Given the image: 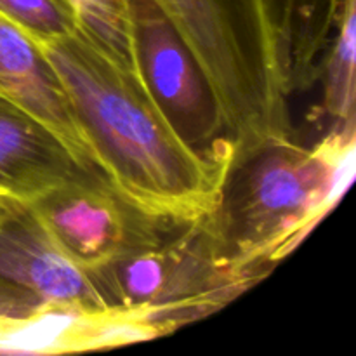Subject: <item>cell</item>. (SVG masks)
Returning <instances> with one entry per match:
<instances>
[{
  "label": "cell",
  "instance_id": "cell-14",
  "mask_svg": "<svg viewBox=\"0 0 356 356\" xmlns=\"http://www.w3.org/2000/svg\"><path fill=\"white\" fill-rule=\"evenodd\" d=\"M17 205H21L19 202H14V200H10V198H7V197H3V195H0V218H3V216H6L7 212L13 211V209L17 207Z\"/></svg>",
  "mask_w": 356,
  "mask_h": 356
},
{
  "label": "cell",
  "instance_id": "cell-1",
  "mask_svg": "<svg viewBox=\"0 0 356 356\" xmlns=\"http://www.w3.org/2000/svg\"><path fill=\"white\" fill-rule=\"evenodd\" d=\"M37 45L65 87L101 176L124 204L174 221L214 211L228 169L205 162L176 134L134 66L80 23Z\"/></svg>",
  "mask_w": 356,
  "mask_h": 356
},
{
  "label": "cell",
  "instance_id": "cell-2",
  "mask_svg": "<svg viewBox=\"0 0 356 356\" xmlns=\"http://www.w3.org/2000/svg\"><path fill=\"white\" fill-rule=\"evenodd\" d=\"M353 146L329 132L313 146L284 136L235 155L211 212L226 259L266 277L332 209Z\"/></svg>",
  "mask_w": 356,
  "mask_h": 356
},
{
  "label": "cell",
  "instance_id": "cell-3",
  "mask_svg": "<svg viewBox=\"0 0 356 356\" xmlns=\"http://www.w3.org/2000/svg\"><path fill=\"white\" fill-rule=\"evenodd\" d=\"M90 273L129 343L212 315L263 280L226 259L211 214L174 221L134 209L122 249Z\"/></svg>",
  "mask_w": 356,
  "mask_h": 356
},
{
  "label": "cell",
  "instance_id": "cell-6",
  "mask_svg": "<svg viewBox=\"0 0 356 356\" xmlns=\"http://www.w3.org/2000/svg\"><path fill=\"white\" fill-rule=\"evenodd\" d=\"M0 277L37 296L63 315L111 318L94 275L68 259L28 205L0 218Z\"/></svg>",
  "mask_w": 356,
  "mask_h": 356
},
{
  "label": "cell",
  "instance_id": "cell-11",
  "mask_svg": "<svg viewBox=\"0 0 356 356\" xmlns=\"http://www.w3.org/2000/svg\"><path fill=\"white\" fill-rule=\"evenodd\" d=\"M0 16L37 44L79 26V17L66 0H0Z\"/></svg>",
  "mask_w": 356,
  "mask_h": 356
},
{
  "label": "cell",
  "instance_id": "cell-4",
  "mask_svg": "<svg viewBox=\"0 0 356 356\" xmlns=\"http://www.w3.org/2000/svg\"><path fill=\"white\" fill-rule=\"evenodd\" d=\"M219 97L235 155L291 136L289 89L271 0H155Z\"/></svg>",
  "mask_w": 356,
  "mask_h": 356
},
{
  "label": "cell",
  "instance_id": "cell-5",
  "mask_svg": "<svg viewBox=\"0 0 356 356\" xmlns=\"http://www.w3.org/2000/svg\"><path fill=\"white\" fill-rule=\"evenodd\" d=\"M127 33L132 66L176 134L205 162L229 169L236 149L218 94L155 0H127Z\"/></svg>",
  "mask_w": 356,
  "mask_h": 356
},
{
  "label": "cell",
  "instance_id": "cell-12",
  "mask_svg": "<svg viewBox=\"0 0 356 356\" xmlns=\"http://www.w3.org/2000/svg\"><path fill=\"white\" fill-rule=\"evenodd\" d=\"M86 28L115 58L132 66L127 33V0H66Z\"/></svg>",
  "mask_w": 356,
  "mask_h": 356
},
{
  "label": "cell",
  "instance_id": "cell-10",
  "mask_svg": "<svg viewBox=\"0 0 356 356\" xmlns=\"http://www.w3.org/2000/svg\"><path fill=\"white\" fill-rule=\"evenodd\" d=\"M356 0H344L336 30L329 42L318 79H322V113L330 120L329 132L355 141V56Z\"/></svg>",
  "mask_w": 356,
  "mask_h": 356
},
{
  "label": "cell",
  "instance_id": "cell-7",
  "mask_svg": "<svg viewBox=\"0 0 356 356\" xmlns=\"http://www.w3.org/2000/svg\"><path fill=\"white\" fill-rule=\"evenodd\" d=\"M28 207L59 250L86 271L117 256L132 214L106 181L90 176L70 181Z\"/></svg>",
  "mask_w": 356,
  "mask_h": 356
},
{
  "label": "cell",
  "instance_id": "cell-8",
  "mask_svg": "<svg viewBox=\"0 0 356 356\" xmlns=\"http://www.w3.org/2000/svg\"><path fill=\"white\" fill-rule=\"evenodd\" d=\"M0 96L44 122L83 170L104 181L54 68L35 40L3 16H0Z\"/></svg>",
  "mask_w": 356,
  "mask_h": 356
},
{
  "label": "cell",
  "instance_id": "cell-13",
  "mask_svg": "<svg viewBox=\"0 0 356 356\" xmlns=\"http://www.w3.org/2000/svg\"><path fill=\"white\" fill-rule=\"evenodd\" d=\"M54 315V309L37 296L0 277V344L19 339Z\"/></svg>",
  "mask_w": 356,
  "mask_h": 356
},
{
  "label": "cell",
  "instance_id": "cell-9",
  "mask_svg": "<svg viewBox=\"0 0 356 356\" xmlns=\"http://www.w3.org/2000/svg\"><path fill=\"white\" fill-rule=\"evenodd\" d=\"M87 176L96 177L82 169L44 122L0 96V195L30 205Z\"/></svg>",
  "mask_w": 356,
  "mask_h": 356
}]
</instances>
